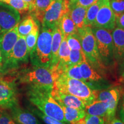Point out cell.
Instances as JSON below:
<instances>
[{
    "mask_svg": "<svg viewBox=\"0 0 124 124\" xmlns=\"http://www.w3.org/2000/svg\"><path fill=\"white\" fill-rule=\"evenodd\" d=\"M54 0H35L34 4L29 12L36 20L41 23L43 16Z\"/></svg>",
    "mask_w": 124,
    "mask_h": 124,
    "instance_id": "cell-21",
    "label": "cell"
},
{
    "mask_svg": "<svg viewBox=\"0 0 124 124\" xmlns=\"http://www.w3.org/2000/svg\"><path fill=\"white\" fill-rule=\"evenodd\" d=\"M5 1H6V0H1V1H2V2H4Z\"/></svg>",
    "mask_w": 124,
    "mask_h": 124,
    "instance_id": "cell-44",
    "label": "cell"
},
{
    "mask_svg": "<svg viewBox=\"0 0 124 124\" xmlns=\"http://www.w3.org/2000/svg\"><path fill=\"white\" fill-rule=\"evenodd\" d=\"M0 1H1V0H0Z\"/></svg>",
    "mask_w": 124,
    "mask_h": 124,
    "instance_id": "cell-46",
    "label": "cell"
},
{
    "mask_svg": "<svg viewBox=\"0 0 124 124\" xmlns=\"http://www.w3.org/2000/svg\"><path fill=\"white\" fill-rule=\"evenodd\" d=\"M116 26L124 29V13L116 16Z\"/></svg>",
    "mask_w": 124,
    "mask_h": 124,
    "instance_id": "cell-37",
    "label": "cell"
},
{
    "mask_svg": "<svg viewBox=\"0 0 124 124\" xmlns=\"http://www.w3.org/2000/svg\"><path fill=\"white\" fill-rule=\"evenodd\" d=\"M122 78L124 77V61L123 62V64H122Z\"/></svg>",
    "mask_w": 124,
    "mask_h": 124,
    "instance_id": "cell-43",
    "label": "cell"
},
{
    "mask_svg": "<svg viewBox=\"0 0 124 124\" xmlns=\"http://www.w3.org/2000/svg\"><path fill=\"white\" fill-rule=\"evenodd\" d=\"M115 62L120 63L124 61V29L115 28L111 33Z\"/></svg>",
    "mask_w": 124,
    "mask_h": 124,
    "instance_id": "cell-17",
    "label": "cell"
},
{
    "mask_svg": "<svg viewBox=\"0 0 124 124\" xmlns=\"http://www.w3.org/2000/svg\"><path fill=\"white\" fill-rule=\"evenodd\" d=\"M85 60H86V58L83 50H71L68 67L74 65L79 64Z\"/></svg>",
    "mask_w": 124,
    "mask_h": 124,
    "instance_id": "cell-30",
    "label": "cell"
},
{
    "mask_svg": "<svg viewBox=\"0 0 124 124\" xmlns=\"http://www.w3.org/2000/svg\"></svg>",
    "mask_w": 124,
    "mask_h": 124,
    "instance_id": "cell-47",
    "label": "cell"
},
{
    "mask_svg": "<svg viewBox=\"0 0 124 124\" xmlns=\"http://www.w3.org/2000/svg\"><path fill=\"white\" fill-rule=\"evenodd\" d=\"M37 23V20L31 15L24 18L17 25V31L19 36L25 38L32 31Z\"/></svg>",
    "mask_w": 124,
    "mask_h": 124,
    "instance_id": "cell-25",
    "label": "cell"
},
{
    "mask_svg": "<svg viewBox=\"0 0 124 124\" xmlns=\"http://www.w3.org/2000/svg\"><path fill=\"white\" fill-rule=\"evenodd\" d=\"M0 124H17L7 109L0 108Z\"/></svg>",
    "mask_w": 124,
    "mask_h": 124,
    "instance_id": "cell-34",
    "label": "cell"
},
{
    "mask_svg": "<svg viewBox=\"0 0 124 124\" xmlns=\"http://www.w3.org/2000/svg\"><path fill=\"white\" fill-rule=\"evenodd\" d=\"M70 51L71 49H70L67 42L66 38L63 36V39L58 52V64L55 69L53 70L57 75V77L62 72H64L65 70L69 66Z\"/></svg>",
    "mask_w": 124,
    "mask_h": 124,
    "instance_id": "cell-18",
    "label": "cell"
},
{
    "mask_svg": "<svg viewBox=\"0 0 124 124\" xmlns=\"http://www.w3.org/2000/svg\"><path fill=\"white\" fill-rule=\"evenodd\" d=\"M17 103V89L15 82L0 80V108L7 109Z\"/></svg>",
    "mask_w": 124,
    "mask_h": 124,
    "instance_id": "cell-13",
    "label": "cell"
},
{
    "mask_svg": "<svg viewBox=\"0 0 124 124\" xmlns=\"http://www.w3.org/2000/svg\"><path fill=\"white\" fill-rule=\"evenodd\" d=\"M78 33L80 36L82 50L86 62L99 72L105 75L108 69L103 65L100 58L91 27L86 26L83 28L78 29Z\"/></svg>",
    "mask_w": 124,
    "mask_h": 124,
    "instance_id": "cell-5",
    "label": "cell"
},
{
    "mask_svg": "<svg viewBox=\"0 0 124 124\" xmlns=\"http://www.w3.org/2000/svg\"><path fill=\"white\" fill-rule=\"evenodd\" d=\"M105 124H124V122L120 119L114 117L112 120L106 121Z\"/></svg>",
    "mask_w": 124,
    "mask_h": 124,
    "instance_id": "cell-39",
    "label": "cell"
},
{
    "mask_svg": "<svg viewBox=\"0 0 124 124\" xmlns=\"http://www.w3.org/2000/svg\"><path fill=\"white\" fill-rule=\"evenodd\" d=\"M28 100L46 115L66 123L63 110L51 94L52 90L35 86H27Z\"/></svg>",
    "mask_w": 124,
    "mask_h": 124,
    "instance_id": "cell-1",
    "label": "cell"
},
{
    "mask_svg": "<svg viewBox=\"0 0 124 124\" xmlns=\"http://www.w3.org/2000/svg\"><path fill=\"white\" fill-rule=\"evenodd\" d=\"M124 93L123 87L120 86H111L108 89L97 92L96 100L105 102L108 105L105 121L112 120L115 117L118 105Z\"/></svg>",
    "mask_w": 124,
    "mask_h": 124,
    "instance_id": "cell-10",
    "label": "cell"
},
{
    "mask_svg": "<svg viewBox=\"0 0 124 124\" xmlns=\"http://www.w3.org/2000/svg\"><path fill=\"white\" fill-rule=\"evenodd\" d=\"M61 74L69 78H70L80 80L83 81V78H82L81 73H80L79 64L69 67Z\"/></svg>",
    "mask_w": 124,
    "mask_h": 124,
    "instance_id": "cell-31",
    "label": "cell"
},
{
    "mask_svg": "<svg viewBox=\"0 0 124 124\" xmlns=\"http://www.w3.org/2000/svg\"><path fill=\"white\" fill-rule=\"evenodd\" d=\"M20 13L9 5L0 3V34L11 30L19 24Z\"/></svg>",
    "mask_w": 124,
    "mask_h": 124,
    "instance_id": "cell-11",
    "label": "cell"
},
{
    "mask_svg": "<svg viewBox=\"0 0 124 124\" xmlns=\"http://www.w3.org/2000/svg\"><path fill=\"white\" fill-rule=\"evenodd\" d=\"M52 29L43 27L35 47L29 54L32 66L50 69Z\"/></svg>",
    "mask_w": 124,
    "mask_h": 124,
    "instance_id": "cell-4",
    "label": "cell"
},
{
    "mask_svg": "<svg viewBox=\"0 0 124 124\" xmlns=\"http://www.w3.org/2000/svg\"><path fill=\"white\" fill-rule=\"evenodd\" d=\"M85 111L86 114L104 118L105 120L108 112V105L105 102L95 100L91 104L87 105Z\"/></svg>",
    "mask_w": 124,
    "mask_h": 124,
    "instance_id": "cell-22",
    "label": "cell"
},
{
    "mask_svg": "<svg viewBox=\"0 0 124 124\" xmlns=\"http://www.w3.org/2000/svg\"><path fill=\"white\" fill-rule=\"evenodd\" d=\"M63 110L64 116L66 123L70 124L72 122L83 118L86 115L85 110L80 108H70L64 106H60Z\"/></svg>",
    "mask_w": 124,
    "mask_h": 124,
    "instance_id": "cell-24",
    "label": "cell"
},
{
    "mask_svg": "<svg viewBox=\"0 0 124 124\" xmlns=\"http://www.w3.org/2000/svg\"><path fill=\"white\" fill-rule=\"evenodd\" d=\"M29 58V53L25 38L19 36L7 59L3 64L1 73L4 74L17 70L22 65L28 63Z\"/></svg>",
    "mask_w": 124,
    "mask_h": 124,
    "instance_id": "cell-7",
    "label": "cell"
},
{
    "mask_svg": "<svg viewBox=\"0 0 124 124\" xmlns=\"http://www.w3.org/2000/svg\"><path fill=\"white\" fill-rule=\"evenodd\" d=\"M24 1H25V2H26L28 3V4H29V9H30L31 8H32V6H33L35 0H24Z\"/></svg>",
    "mask_w": 124,
    "mask_h": 124,
    "instance_id": "cell-42",
    "label": "cell"
},
{
    "mask_svg": "<svg viewBox=\"0 0 124 124\" xmlns=\"http://www.w3.org/2000/svg\"><path fill=\"white\" fill-rule=\"evenodd\" d=\"M122 78H123V80H124V77Z\"/></svg>",
    "mask_w": 124,
    "mask_h": 124,
    "instance_id": "cell-45",
    "label": "cell"
},
{
    "mask_svg": "<svg viewBox=\"0 0 124 124\" xmlns=\"http://www.w3.org/2000/svg\"><path fill=\"white\" fill-rule=\"evenodd\" d=\"M2 66H3V58H2V52H1V49H0V73H1V70H2Z\"/></svg>",
    "mask_w": 124,
    "mask_h": 124,
    "instance_id": "cell-41",
    "label": "cell"
},
{
    "mask_svg": "<svg viewBox=\"0 0 124 124\" xmlns=\"http://www.w3.org/2000/svg\"><path fill=\"white\" fill-rule=\"evenodd\" d=\"M4 2L9 4V5L13 7L20 13L22 14L29 12V4L25 2L24 0H6Z\"/></svg>",
    "mask_w": 124,
    "mask_h": 124,
    "instance_id": "cell-29",
    "label": "cell"
},
{
    "mask_svg": "<svg viewBox=\"0 0 124 124\" xmlns=\"http://www.w3.org/2000/svg\"><path fill=\"white\" fill-rule=\"evenodd\" d=\"M51 94L60 106L85 110L86 105L80 99L71 94L62 93L53 89Z\"/></svg>",
    "mask_w": 124,
    "mask_h": 124,
    "instance_id": "cell-16",
    "label": "cell"
},
{
    "mask_svg": "<svg viewBox=\"0 0 124 124\" xmlns=\"http://www.w3.org/2000/svg\"><path fill=\"white\" fill-rule=\"evenodd\" d=\"M87 8L78 5L69 3V12L78 29L86 27L85 18Z\"/></svg>",
    "mask_w": 124,
    "mask_h": 124,
    "instance_id": "cell-19",
    "label": "cell"
},
{
    "mask_svg": "<svg viewBox=\"0 0 124 124\" xmlns=\"http://www.w3.org/2000/svg\"><path fill=\"white\" fill-rule=\"evenodd\" d=\"M97 0H69L70 3H72L78 5L86 7L88 8Z\"/></svg>",
    "mask_w": 124,
    "mask_h": 124,
    "instance_id": "cell-36",
    "label": "cell"
},
{
    "mask_svg": "<svg viewBox=\"0 0 124 124\" xmlns=\"http://www.w3.org/2000/svg\"><path fill=\"white\" fill-rule=\"evenodd\" d=\"M63 35L58 26L52 29V45H51V65L50 69L54 70L58 64V57L59 48L61 44Z\"/></svg>",
    "mask_w": 124,
    "mask_h": 124,
    "instance_id": "cell-20",
    "label": "cell"
},
{
    "mask_svg": "<svg viewBox=\"0 0 124 124\" xmlns=\"http://www.w3.org/2000/svg\"><path fill=\"white\" fill-rule=\"evenodd\" d=\"M70 124H86V121H85V118H83L80 119V120L77 121L72 122Z\"/></svg>",
    "mask_w": 124,
    "mask_h": 124,
    "instance_id": "cell-40",
    "label": "cell"
},
{
    "mask_svg": "<svg viewBox=\"0 0 124 124\" xmlns=\"http://www.w3.org/2000/svg\"><path fill=\"white\" fill-rule=\"evenodd\" d=\"M66 40L71 50H82L80 36L78 33L67 36Z\"/></svg>",
    "mask_w": 124,
    "mask_h": 124,
    "instance_id": "cell-32",
    "label": "cell"
},
{
    "mask_svg": "<svg viewBox=\"0 0 124 124\" xmlns=\"http://www.w3.org/2000/svg\"><path fill=\"white\" fill-rule=\"evenodd\" d=\"M28 110L32 113H33L36 116H37V117L41 119L46 124H68L46 115L34 106L29 105Z\"/></svg>",
    "mask_w": 124,
    "mask_h": 124,
    "instance_id": "cell-27",
    "label": "cell"
},
{
    "mask_svg": "<svg viewBox=\"0 0 124 124\" xmlns=\"http://www.w3.org/2000/svg\"><path fill=\"white\" fill-rule=\"evenodd\" d=\"M79 67L83 82L93 90L98 92L112 86V84L105 77V75L94 69L86 60L80 63Z\"/></svg>",
    "mask_w": 124,
    "mask_h": 124,
    "instance_id": "cell-8",
    "label": "cell"
},
{
    "mask_svg": "<svg viewBox=\"0 0 124 124\" xmlns=\"http://www.w3.org/2000/svg\"><path fill=\"white\" fill-rule=\"evenodd\" d=\"M53 89L79 98L86 106L97 99V91L91 89L85 82L70 78L62 74L55 79Z\"/></svg>",
    "mask_w": 124,
    "mask_h": 124,
    "instance_id": "cell-2",
    "label": "cell"
},
{
    "mask_svg": "<svg viewBox=\"0 0 124 124\" xmlns=\"http://www.w3.org/2000/svg\"><path fill=\"white\" fill-rule=\"evenodd\" d=\"M110 5L116 16L124 13V0H110Z\"/></svg>",
    "mask_w": 124,
    "mask_h": 124,
    "instance_id": "cell-33",
    "label": "cell"
},
{
    "mask_svg": "<svg viewBox=\"0 0 124 124\" xmlns=\"http://www.w3.org/2000/svg\"><path fill=\"white\" fill-rule=\"evenodd\" d=\"M69 0H54L43 16V27L53 29L58 26L62 17L69 12Z\"/></svg>",
    "mask_w": 124,
    "mask_h": 124,
    "instance_id": "cell-9",
    "label": "cell"
},
{
    "mask_svg": "<svg viewBox=\"0 0 124 124\" xmlns=\"http://www.w3.org/2000/svg\"><path fill=\"white\" fill-rule=\"evenodd\" d=\"M86 124H105L104 118L86 114L85 117Z\"/></svg>",
    "mask_w": 124,
    "mask_h": 124,
    "instance_id": "cell-35",
    "label": "cell"
},
{
    "mask_svg": "<svg viewBox=\"0 0 124 124\" xmlns=\"http://www.w3.org/2000/svg\"><path fill=\"white\" fill-rule=\"evenodd\" d=\"M39 33V25L38 23H37L32 31L25 37V41L27 43L28 51L29 54L36 44Z\"/></svg>",
    "mask_w": 124,
    "mask_h": 124,
    "instance_id": "cell-28",
    "label": "cell"
},
{
    "mask_svg": "<svg viewBox=\"0 0 124 124\" xmlns=\"http://www.w3.org/2000/svg\"><path fill=\"white\" fill-rule=\"evenodd\" d=\"M119 116L120 120L124 122V93L122 95L120 111H119Z\"/></svg>",
    "mask_w": 124,
    "mask_h": 124,
    "instance_id": "cell-38",
    "label": "cell"
},
{
    "mask_svg": "<svg viewBox=\"0 0 124 124\" xmlns=\"http://www.w3.org/2000/svg\"><path fill=\"white\" fill-rule=\"evenodd\" d=\"M58 27L61 31L63 37L66 38L69 35L78 33L77 26L71 18L69 12L62 17Z\"/></svg>",
    "mask_w": 124,
    "mask_h": 124,
    "instance_id": "cell-23",
    "label": "cell"
},
{
    "mask_svg": "<svg viewBox=\"0 0 124 124\" xmlns=\"http://www.w3.org/2000/svg\"><path fill=\"white\" fill-rule=\"evenodd\" d=\"M56 78L57 75L53 70L33 66L22 70L17 75V80L20 83L48 90L53 89Z\"/></svg>",
    "mask_w": 124,
    "mask_h": 124,
    "instance_id": "cell-3",
    "label": "cell"
},
{
    "mask_svg": "<svg viewBox=\"0 0 124 124\" xmlns=\"http://www.w3.org/2000/svg\"><path fill=\"white\" fill-rule=\"evenodd\" d=\"M103 0H97L87 8L85 18V25L93 27L95 23L97 13L102 5Z\"/></svg>",
    "mask_w": 124,
    "mask_h": 124,
    "instance_id": "cell-26",
    "label": "cell"
},
{
    "mask_svg": "<svg viewBox=\"0 0 124 124\" xmlns=\"http://www.w3.org/2000/svg\"><path fill=\"white\" fill-rule=\"evenodd\" d=\"M93 27L113 31L116 28V15L111 9L110 0H103Z\"/></svg>",
    "mask_w": 124,
    "mask_h": 124,
    "instance_id": "cell-12",
    "label": "cell"
},
{
    "mask_svg": "<svg viewBox=\"0 0 124 124\" xmlns=\"http://www.w3.org/2000/svg\"><path fill=\"white\" fill-rule=\"evenodd\" d=\"M91 29L102 63L107 69L112 67L116 62L111 31L97 27H91Z\"/></svg>",
    "mask_w": 124,
    "mask_h": 124,
    "instance_id": "cell-6",
    "label": "cell"
},
{
    "mask_svg": "<svg viewBox=\"0 0 124 124\" xmlns=\"http://www.w3.org/2000/svg\"><path fill=\"white\" fill-rule=\"evenodd\" d=\"M18 38L17 25L11 30L0 34V49L2 52L3 64L7 59Z\"/></svg>",
    "mask_w": 124,
    "mask_h": 124,
    "instance_id": "cell-15",
    "label": "cell"
},
{
    "mask_svg": "<svg viewBox=\"0 0 124 124\" xmlns=\"http://www.w3.org/2000/svg\"><path fill=\"white\" fill-rule=\"evenodd\" d=\"M7 110L14 121L18 124H41L38 118L30 110L24 109L19 106L18 103L10 106Z\"/></svg>",
    "mask_w": 124,
    "mask_h": 124,
    "instance_id": "cell-14",
    "label": "cell"
}]
</instances>
